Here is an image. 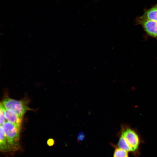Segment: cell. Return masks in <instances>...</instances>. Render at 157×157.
<instances>
[{"instance_id": "obj_1", "label": "cell", "mask_w": 157, "mask_h": 157, "mask_svg": "<svg viewBox=\"0 0 157 157\" xmlns=\"http://www.w3.org/2000/svg\"><path fill=\"white\" fill-rule=\"evenodd\" d=\"M120 133L124 136L129 147V153L135 156H138L140 154V147L142 141L137 132L128 126H123Z\"/></svg>"}, {"instance_id": "obj_10", "label": "cell", "mask_w": 157, "mask_h": 157, "mask_svg": "<svg viewBox=\"0 0 157 157\" xmlns=\"http://www.w3.org/2000/svg\"><path fill=\"white\" fill-rule=\"evenodd\" d=\"M85 135L82 132L79 133L77 137V139L78 141H81L84 139Z\"/></svg>"}, {"instance_id": "obj_8", "label": "cell", "mask_w": 157, "mask_h": 157, "mask_svg": "<svg viewBox=\"0 0 157 157\" xmlns=\"http://www.w3.org/2000/svg\"><path fill=\"white\" fill-rule=\"evenodd\" d=\"M113 157H129V152L119 148L117 146H115Z\"/></svg>"}, {"instance_id": "obj_9", "label": "cell", "mask_w": 157, "mask_h": 157, "mask_svg": "<svg viewBox=\"0 0 157 157\" xmlns=\"http://www.w3.org/2000/svg\"><path fill=\"white\" fill-rule=\"evenodd\" d=\"M5 108L1 103L0 106V126H2L6 122V119L5 115Z\"/></svg>"}, {"instance_id": "obj_11", "label": "cell", "mask_w": 157, "mask_h": 157, "mask_svg": "<svg viewBox=\"0 0 157 157\" xmlns=\"http://www.w3.org/2000/svg\"><path fill=\"white\" fill-rule=\"evenodd\" d=\"M54 141L53 139H49L47 141V144L49 145L52 146L54 144Z\"/></svg>"}, {"instance_id": "obj_5", "label": "cell", "mask_w": 157, "mask_h": 157, "mask_svg": "<svg viewBox=\"0 0 157 157\" xmlns=\"http://www.w3.org/2000/svg\"><path fill=\"white\" fill-rule=\"evenodd\" d=\"M5 115L6 119L8 122L20 127L22 117H19L13 111L6 109Z\"/></svg>"}, {"instance_id": "obj_7", "label": "cell", "mask_w": 157, "mask_h": 157, "mask_svg": "<svg viewBox=\"0 0 157 157\" xmlns=\"http://www.w3.org/2000/svg\"><path fill=\"white\" fill-rule=\"evenodd\" d=\"M139 18L157 22V5L147 10Z\"/></svg>"}, {"instance_id": "obj_3", "label": "cell", "mask_w": 157, "mask_h": 157, "mask_svg": "<svg viewBox=\"0 0 157 157\" xmlns=\"http://www.w3.org/2000/svg\"><path fill=\"white\" fill-rule=\"evenodd\" d=\"M1 103L6 109L13 111L22 118L28 109L27 102L24 100L18 101L8 98L4 99Z\"/></svg>"}, {"instance_id": "obj_2", "label": "cell", "mask_w": 157, "mask_h": 157, "mask_svg": "<svg viewBox=\"0 0 157 157\" xmlns=\"http://www.w3.org/2000/svg\"><path fill=\"white\" fill-rule=\"evenodd\" d=\"M2 126L11 151L19 150L20 149L19 143L20 127L9 122H6Z\"/></svg>"}, {"instance_id": "obj_4", "label": "cell", "mask_w": 157, "mask_h": 157, "mask_svg": "<svg viewBox=\"0 0 157 157\" xmlns=\"http://www.w3.org/2000/svg\"><path fill=\"white\" fill-rule=\"evenodd\" d=\"M138 24L141 25L148 35L157 39V22L139 18Z\"/></svg>"}, {"instance_id": "obj_6", "label": "cell", "mask_w": 157, "mask_h": 157, "mask_svg": "<svg viewBox=\"0 0 157 157\" xmlns=\"http://www.w3.org/2000/svg\"><path fill=\"white\" fill-rule=\"evenodd\" d=\"M0 150L1 152H7L11 151L2 126H0Z\"/></svg>"}]
</instances>
